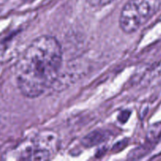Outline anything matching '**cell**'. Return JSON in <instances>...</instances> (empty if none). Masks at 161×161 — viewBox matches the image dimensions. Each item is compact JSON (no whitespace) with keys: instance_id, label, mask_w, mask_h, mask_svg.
Wrapping results in <instances>:
<instances>
[{"instance_id":"1","label":"cell","mask_w":161,"mask_h":161,"mask_svg":"<svg viewBox=\"0 0 161 161\" xmlns=\"http://www.w3.org/2000/svg\"><path fill=\"white\" fill-rule=\"evenodd\" d=\"M62 64V50L56 38L41 36L31 42L19 60L16 80L29 98L42 95L56 81Z\"/></svg>"},{"instance_id":"2","label":"cell","mask_w":161,"mask_h":161,"mask_svg":"<svg viewBox=\"0 0 161 161\" xmlns=\"http://www.w3.org/2000/svg\"><path fill=\"white\" fill-rule=\"evenodd\" d=\"M161 0H129L121 9L119 24L124 33L131 34L159 11Z\"/></svg>"}]
</instances>
